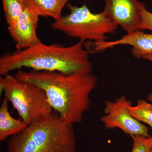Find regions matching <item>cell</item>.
I'll return each mask as SVG.
<instances>
[{
	"label": "cell",
	"instance_id": "cell-1",
	"mask_svg": "<svg viewBox=\"0 0 152 152\" xmlns=\"http://www.w3.org/2000/svg\"><path fill=\"white\" fill-rule=\"evenodd\" d=\"M15 77L40 87L49 103L62 119L73 126L82 121L89 108L90 95L97 84L91 73L66 74L58 72L19 70Z\"/></svg>",
	"mask_w": 152,
	"mask_h": 152
},
{
	"label": "cell",
	"instance_id": "cell-2",
	"mask_svg": "<svg viewBox=\"0 0 152 152\" xmlns=\"http://www.w3.org/2000/svg\"><path fill=\"white\" fill-rule=\"evenodd\" d=\"M84 42L79 41L70 46L55 43L46 45L40 41L34 45L0 58V75L27 68L33 70L58 72L63 73H91L92 64Z\"/></svg>",
	"mask_w": 152,
	"mask_h": 152
},
{
	"label": "cell",
	"instance_id": "cell-3",
	"mask_svg": "<svg viewBox=\"0 0 152 152\" xmlns=\"http://www.w3.org/2000/svg\"><path fill=\"white\" fill-rule=\"evenodd\" d=\"M8 152H77L73 126L57 113L35 120L21 132L11 137Z\"/></svg>",
	"mask_w": 152,
	"mask_h": 152
},
{
	"label": "cell",
	"instance_id": "cell-4",
	"mask_svg": "<svg viewBox=\"0 0 152 152\" xmlns=\"http://www.w3.org/2000/svg\"><path fill=\"white\" fill-rule=\"evenodd\" d=\"M70 11L52 24L55 31L65 34L69 37L80 41L100 42L107 41L106 35L114 34L118 25L103 11L99 13L92 12L86 4L80 7L68 3Z\"/></svg>",
	"mask_w": 152,
	"mask_h": 152
},
{
	"label": "cell",
	"instance_id": "cell-5",
	"mask_svg": "<svg viewBox=\"0 0 152 152\" xmlns=\"http://www.w3.org/2000/svg\"><path fill=\"white\" fill-rule=\"evenodd\" d=\"M12 104L22 121L29 125L35 120L49 116L53 108L42 89L22 81L10 74L0 77V93Z\"/></svg>",
	"mask_w": 152,
	"mask_h": 152
},
{
	"label": "cell",
	"instance_id": "cell-6",
	"mask_svg": "<svg viewBox=\"0 0 152 152\" xmlns=\"http://www.w3.org/2000/svg\"><path fill=\"white\" fill-rule=\"evenodd\" d=\"M132 102L125 96L118 98L115 102L107 101L101 122L107 129L118 128L132 137H151L148 128L135 119L129 113L127 107Z\"/></svg>",
	"mask_w": 152,
	"mask_h": 152
},
{
	"label": "cell",
	"instance_id": "cell-7",
	"mask_svg": "<svg viewBox=\"0 0 152 152\" xmlns=\"http://www.w3.org/2000/svg\"><path fill=\"white\" fill-rule=\"evenodd\" d=\"M129 45L132 46V54L136 59H140L152 55V34H148L137 30L127 33L119 39L114 41L94 42L88 41L85 48L90 53H100L119 45Z\"/></svg>",
	"mask_w": 152,
	"mask_h": 152
},
{
	"label": "cell",
	"instance_id": "cell-8",
	"mask_svg": "<svg viewBox=\"0 0 152 152\" xmlns=\"http://www.w3.org/2000/svg\"><path fill=\"white\" fill-rule=\"evenodd\" d=\"M103 11L127 33L139 29L141 2L137 0H106Z\"/></svg>",
	"mask_w": 152,
	"mask_h": 152
},
{
	"label": "cell",
	"instance_id": "cell-9",
	"mask_svg": "<svg viewBox=\"0 0 152 152\" xmlns=\"http://www.w3.org/2000/svg\"><path fill=\"white\" fill-rule=\"evenodd\" d=\"M39 16L27 7L16 21L8 26L7 30L17 50L27 48L41 41L37 34Z\"/></svg>",
	"mask_w": 152,
	"mask_h": 152
},
{
	"label": "cell",
	"instance_id": "cell-10",
	"mask_svg": "<svg viewBox=\"0 0 152 152\" xmlns=\"http://www.w3.org/2000/svg\"><path fill=\"white\" fill-rule=\"evenodd\" d=\"M9 101L4 98L0 107V141L6 140L9 137L18 134L28 126L22 120L16 119L8 110Z\"/></svg>",
	"mask_w": 152,
	"mask_h": 152
},
{
	"label": "cell",
	"instance_id": "cell-11",
	"mask_svg": "<svg viewBox=\"0 0 152 152\" xmlns=\"http://www.w3.org/2000/svg\"><path fill=\"white\" fill-rule=\"evenodd\" d=\"M71 0H26L28 7L40 17H50L55 20L61 18L62 12Z\"/></svg>",
	"mask_w": 152,
	"mask_h": 152
},
{
	"label": "cell",
	"instance_id": "cell-12",
	"mask_svg": "<svg viewBox=\"0 0 152 152\" xmlns=\"http://www.w3.org/2000/svg\"><path fill=\"white\" fill-rule=\"evenodd\" d=\"M127 110L135 119L147 124L152 128V104L150 102L140 100L134 106L131 103L128 106Z\"/></svg>",
	"mask_w": 152,
	"mask_h": 152
},
{
	"label": "cell",
	"instance_id": "cell-13",
	"mask_svg": "<svg viewBox=\"0 0 152 152\" xmlns=\"http://www.w3.org/2000/svg\"><path fill=\"white\" fill-rule=\"evenodd\" d=\"M8 26L13 24L28 7L26 0H1Z\"/></svg>",
	"mask_w": 152,
	"mask_h": 152
},
{
	"label": "cell",
	"instance_id": "cell-14",
	"mask_svg": "<svg viewBox=\"0 0 152 152\" xmlns=\"http://www.w3.org/2000/svg\"><path fill=\"white\" fill-rule=\"evenodd\" d=\"M133 147L131 152H151L152 150V136L147 137L140 136H132Z\"/></svg>",
	"mask_w": 152,
	"mask_h": 152
},
{
	"label": "cell",
	"instance_id": "cell-15",
	"mask_svg": "<svg viewBox=\"0 0 152 152\" xmlns=\"http://www.w3.org/2000/svg\"><path fill=\"white\" fill-rule=\"evenodd\" d=\"M139 29L148 30L152 32V13L148 10L143 3L141 2V21Z\"/></svg>",
	"mask_w": 152,
	"mask_h": 152
},
{
	"label": "cell",
	"instance_id": "cell-16",
	"mask_svg": "<svg viewBox=\"0 0 152 152\" xmlns=\"http://www.w3.org/2000/svg\"><path fill=\"white\" fill-rule=\"evenodd\" d=\"M143 59L148 60V61L152 62V55H148V56H145L144 57Z\"/></svg>",
	"mask_w": 152,
	"mask_h": 152
},
{
	"label": "cell",
	"instance_id": "cell-17",
	"mask_svg": "<svg viewBox=\"0 0 152 152\" xmlns=\"http://www.w3.org/2000/svg\"><path fill=\"white\" fill-rule=\"evenodd\" d=\"M147 100H148L149 102L151 103L152 104V93L148 95Z\"/></svg>",
	"mask_w": 152,
	"mask_h": 152
},
{
	"label": "cell",
	"instance_id": "cell-18",
	"mask_svg": "<svg viewBox=\"0 0 152 152\" xmlns=\"http://www.w3.org/2000/svg\"><path fill=\"white\" fill-rule=\"evenodd\" d=\"M151 152H152V150L151 151Z\"/></svg>",
	"mask_w": 152,
	"mask_h": 152
}]
</instances>
